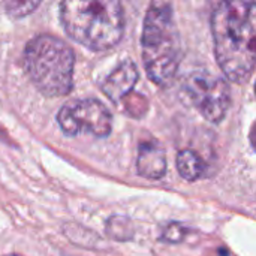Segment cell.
I'll use <instances>...</instances> for the list:
<instances>
[{"label":"cell","instance_id":"6da1fadb","mask_svg":"<svg viewBox=\"0 0 256 256\" xmlns=\"http://www.w3.org/2000/svg\"><path fill=\"white\" fill-rule=\"evenodd\" d=\"M212 32L216 58L224 74L234 82H246L255 68V3H219L212 15Z\"/></svg>","mask_w":256,"mask_h":256},{"label":"cell","instance_id":"7a4b0ae2","mask_svg":"<svg viewBox=\"0 0 256 256\" xmlns=\"http://www.w3.org/2000/svg\"><path fill=\"white\" fill-rule=\"evenodd\" d=\"M60 18L74 40L94 51L118 44L124 28L123 6L117 0H68L60 4Z\"/></svg>","mask_w":256,"mask_h":256},{"label":"cell","instance_id":"3957f363","mask_svg":"<svg viewBox=\"0 0 256 256\" xmlns=\"http://www.w3.org/2000/svg\"><path fill=\"white\" fill-rule=\"evenodd\" d=\"M142 62L150 80L168 86L180 64V36L170 3L153 2L147 10L142 30Z\"/></svg>","mask_w":256,"mask_h":256},{"label":"cell","instance_id":"277c9868","mask_svg":"<svg viewBox=\"0 0 256 256\" xmlns=\"http://www.w3.org/2000/svg\"><path fill=\"white\" fill-rule=\"evenodd\" d=\"M26 70L36 88L50 98L64 96L74 82L75 57L72 48L51 34L33 38L24 51Z\"/></svg>","mask_w":256,"mask_h":256},{"label":"cell","instance_id":"5b68a950","mask_svg":"<svg viewBox=\"0 0 256 256\" xmlns=\"http://www.w3.org/2000/svg\"><path fill=\"white\" fill-rule=\"evenodd\" d=\"M57 122L68 136L92 134L98 138L108 136L112 128V117L108 108L96 99H75L64 104Z\"/></svg>","mask_w":256,"mask_h":256},{"label":"cell","instance_id":"8992f818","mask_svg":"<svg viewBox=\"0 0 256 256\" xmlns=\"http://www.w3.org/2000/svg\"><path fill=\"white\" fill-rule=\"evenodd\" d=\"M183 90L194 106H196L207 120L213 123L224 120L231 104V92L225 80L210 72H192Z\"/></svg>","mask_w":256,"mask_h":256},{"label":"cell","instance_id":"52a82bcc","mask_svg":"<svg viewBox=\"0 0 256 256\" xmlns=\"http://www.w3.org/2000/svg\"><path fill=\"white\" fill-rule=\"evenodd\" d=\"M138 80V70L134 62H122L102 82V92L112 102H120L135 86Z\"/></svg>","mask_w":256,"mask_h":256},{"label":"cell","instance_id":"ba28073f","mask_svg":"<svg viewBox=\"0 0 256 256\" xmlns=\"http://www.w3.org/2000/svg\"><path fill=\"white\" fill-rule=\"evenodd\" d=\"M136 171L141 177L159 180L166 172V156L160 144L146 141L140 144L136 156Z\"/></svg>","mask_w":256,"mask_h":256},{"label":"cell","instance_id":"9c48e42d","mask_svg":"<svg viewBox=\"0 0 256 256\" xmlns=\"http://www.w3.org/2000/svg\"><path fill=\"white\" fill-rule=\"evenodd\" d=\"M177 170H178V174L184 180L195 182L201 178L202 176H206L207 165L196 152L186 148V150H182L177 156Z\"/></svg>","mask_w":256,"mask_h":256},{"label":"cell","instance_id":"30bf717a","mask_svg":"<svg viewBox=\"0 0 256 256\" xmlns=\"http://www.w3.org/2000/svg\"><path fill=\"white\" fill-rule=\"evenodd\" d=\"M6 9L14 16H24L39 6V2H8Z\"/></svg>","mask_w":256,"mask_h":256},{"label":"cell","instance_id":"8fae6325","mask_svg":"<svg viewBox=\"0 0 256 256\" xmlns=\"http://www.w3.org/2000/svg\"><path fill=\"white\" fill-rule=\"evenodd\" d=\"M183 237H184V230L182 225H177V224L170 225L164 232V240L171 242V243H178L183 240Z\"/></svg>","mask_w":256,"mask_h":256},{"label":"cell","instance_id":"7c38bea8","mask_svg":"<svg viewBox=\"0 0 256 256\" xmlns=\"http://www.w3.org/2000/svg\"><path fill=\"white\" fill-rule=\"evenodd\" d=\"M10 256H16V255H10Z\"/></svg>","mask_w":256,"mask_h":256}]
</instances>
